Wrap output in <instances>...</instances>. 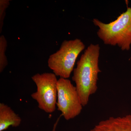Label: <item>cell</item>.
I'll use <instances>...</instances> for the list:
<instances>
[{
    "label": "cell",
    "instance_id": "obj_5",
    "mask_svg": "<svg viewBox=\"0 0 131 131\" xmlns=\"http://www.w3.org/2000/svg\"><path fill=\"white\" fill-rule=\"evenodd\" d=\"M57 88L58 110L66 120L77 117L81 112L83 106L76 87L69 79L60 78Z\"/></svg>",
    "mask_w": 131,
    "mask_h": 131
},
{
    "label": "cell",
    "instance_id": "obj_3",
    "mask_svg": "<svg viewBox=\"0 0 131 131\" xmlns=\"http://www.w3.org/2000/svg\"><path fill=\"white\" fill-rule=\"evenodd\" d=\"M85 47L79 39L64 40L59 50L49 57L48 67L57 76L68 79L74 69L78 57Z\"/></svg>",
    "mask_w": 131,
    "mask_h": 131
},
{
    "label": "cell",
    "instance_id": "obj_7",
    "mask_svg": "<svg viewBox=\"0 0 131 131\" xmlns=\"http://www.w3.org/2000/svg\"><path fill=\"white\" fill-rule=\"evenodd\" d=\"M21 122V118L10 107L0 103V131H3L9 126L17 127Z\"/></svg>",
    "mask_w": 131,
    "mask_h": 131
},
{
    "label": "cell",
    "instance_id": "obj_9",
    "mask_svg": "<svg viewBox=\"0 0 131 131\" xmlns=\"http://www.w3.org/2000/svg\"><path fill=\"white\" fill-rule=\"evenodd\" d=\"M9 5V0L0 1V33H1L2 31L4 19L6 16V11Z\"/></svg>",
    "mask_w": 131,
    "mask_h": 131
},
{
    "label": "cell",
    "instance_id": "obj_8",
    "mask_svg": "<svg viewBox=\"0 0 131 131\" xmlns=\"http://www.w3.org/2000/svg\"><path fill=\"white\" fill-rule=\"evenodd\" d=\"M7 47V42L5 36H0V73H2L7 66L8 61L6 52Z\"/></svg>",
    "mask_w": 131,
    "mask_h": 131
},
{
    "label": "cell",
    "instance_id": "obj_10",
    "mask_svg": "<svg viewBox=\"0 0 131 131\" xmlns=\"http://www.w3.org/2000/svg\"><path fill=\"white\" fill-rule=\"evenodd\" d=\"M62 115H61L57 119L55 123H54V126H53V129H52V131H56V130L57 126L58 125L59 122L60 118H61V117H62Z\"/></svg>",
    "mask_w": 131,
    "mask_h": 131
},
{
    "label": "cell",
    "instance_id": "obj_2",
    "mask_svg": "<svg viewBox=\"0 0 131 131\" xmlns=\"http://www.w3.org/2000/svg\"><path fill=\"white\" fill-rule=\"evenodd\" d=\"M93 21L99 27L97 35L105 44L118 46L122 50H129L131 45V7L108 24L97 19H94Z\"/></svg>",
    "mask_w": 131,
    "mask_h": 131
},
{
    "label": "cell",
    "instance_id": "obj_6",
    "mask_svg": "<svg viewBox=\"0 0 131 131\" xmlns=\"http://www.w3.org/2000/svg\"><path fill=\"white\" fill-rule=\"evenodd\" d=\"M89 131H131V115L109 117L99 122Z\"/></svg>",
    "mask_w": 131,
    "mask_h": 131
},
{
    "label": "cell",
    "instance_id": "obj_4",
    "mask_svg": "<svg viewBox=\"0 0 131 131\" xmlns=\"http://www.w3.org/2000/svg\"><path fill=\"white\" fill-rule=\"evenodd\" d=\"M31 78L36 84L37 90L31 94V97L37 102L40 109L48 113L54 112L57 99V76L53 73H37Z\"/></svg>",
    "mask_w": 131,
    "mask_h": 131
},
{
    "label": "cell",
    "instance_id": "obj_1",
    "mask_svg": "<svg viewBox=\"0 0 131 131\" xmlns=\"http://www.w3.org/2000/svg\"><path fill=\"white\" fill-rule=\"evenodd\" d=\"M100 50L99 44L90 45L73 70L72 80L75 83L83 106L88 105L90 96L95 93L98 89V74L101 72L99 66Z\"/></svg>",
    "mask_w": 131,
    "mask_h": 131
}]
</instances>
